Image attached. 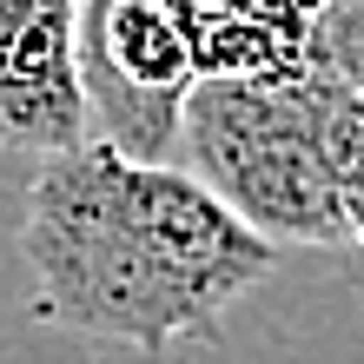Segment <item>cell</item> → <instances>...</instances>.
<instances>
[{"instance_id": "obj_1", "label": "cell", "mask_w": 364, "mask_h": 364, "mask_svg": "<svg viewBox=\"0 0 364 364\" xmlns=\"http://www.w3.org/2000/svg\"><path fill=\"white\" fill-rule=\"evenodd\" d=\"M33 311L93 345L173 351L212 338L278 265V239L239 219L192 166L80 139L40 159L20 212Z\"/></svg>"}, {"instance_id": "obj_2", "label": "cell", "mask_w": 364, "mask_h": 364, "mask_svg": "<svg viewBox=\"0 0 364 364\" xmlns=\"http://www.w3.org/2000/svg\"><path fill=\"white\" fill-rule=\"evenodd\" d=\"M338 67L305 73H199L179 126V159L278 245H351L331 179Z\"/></svg>"}, {"instance_id": "obj_3", "label": "cell", "mask_w": 364, "mask_h": 364, "mask_svg": "<svg viewBox=\"0 0 364 364\" xmlns=\"http://www.w3.org/2000/svg\"><path fill=\"white\" fill-rule=\"evenodd\" d=\"M199 73L179 0H80V87L93 139L133 159H173Z\"/></svg>"}, {"instance_id": "obj_4", "label": "cell", "mask_w": 364, "mask_h": 364, "mask_svg": "<svg viewBox=\"0 0 364 364\" xmlns=\"http://www.w3.org/2000/svg\"><path fill=\"white\" fill-rule=\"evenodd\" d=\"M93 139L80 87V0H0V146L53 159Z\"/></svg>"}, {"instance_id": "obj_5", "label": "cell", "mask_w": 364, "mask_h": 364, "mask_svg": "<svg viewBox=\"0 0 364 364\" xmlns=\"http://www.w3.org/2000/svg\"><path fill=\"white\" fill-rule=\"evenodd\" d=\"M325 139H331V179H338V205H345L351 245L364 252V87L358 80H338Z\"/></svg>"}]
</instances>
